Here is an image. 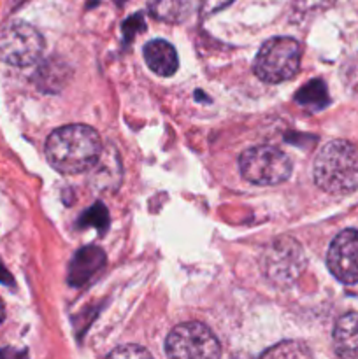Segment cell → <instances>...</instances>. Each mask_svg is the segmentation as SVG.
Returning a JSON list of instances; mask_svg holds the SVG:
<instances>
[{"mask_svg":"<svg viewBox=\"0 0 358 359\" xmlns=\"http://www.w3.org/2000/svg\"><path fill=\"white\" fill-rule=\"evenodd\" d=\"M100 154V135L88 125L60 126L46 140V158L60 174H84L98 163Z\"/></svg>","mask_w":358,"mask_h":359,"instance_id":"1","label":"cell"},{"mask_svg":"<svg viewBox=\"0 0 358 359\" xmlns=\"http://www.w3.org/2000/svg\"><path fill=\"white\" fill-rule=\"evenodd\" d=\"M314 182L330 195L343 196L358 189V147L347 140H332L319 149L312 167Z\"/></svg>","mask_w":358,"mask_h":359,"instance_id":"2","label":"cell"},{"mask_svg":"<svg viewBox=\"0 0 358 359\" xmlns=\"http://www.w3.org/2000/svg\"><path fill=\"white\" fill-rule=\"evenodd\" d=\"M302 48L291 37H272L256 53L253 70L265 83L277 84L291 79L300 70Z\"/></svg>","mask_w":358,"mask_h":359,"instance_id":"3","label":"cell"},{"mask_svg":"<svg viewBox=\"0 0 358 359\" xmlns=\"http://www.w3.org/2000/svg\"><path fill=\"white\" fill-rule=\"evenodd\" d=\"M44 51V39L35 27L11 20L0 27V60L13 67H30Z\"/></svg>","mask_w":358,"mask_h":359,"instance_id":"4","label":"cell"},{"mask_svg":"<svg viewBox=\"0 0 358 359\" xmlns=\"http://www.w3.org/2000/svg\"><path fill=\"white\" fill-rule=\"evenodd\" d=\"M239 168L246 181L256 186H276L291 174V161L286 153L272 146L249 147L239 158Z\"/></svg>","mask_w":358,"mask_h":359,"instance_id":"5","label":"cell"},{"mask_svg":"<svg viewBox=\"0 0 358 359\" xmlns=\"http://www.w3.org/2000/svg\"><path fill=\"white\" fill-rule=\"evenodd\" d=\"M165 353L168 358L211 359L221 356V346L206 325L190 321L175 326L168 333Z\"/></svg>","mask_w":358,"mask_h":359,"instance_id":"6","label":"cell"},{"mask_svg":"<svg viewBox=\"0 0 358 359\" xmlns=\"http://www.w3.org/2000/svg\"><path fill=\"white\" fill-rule=\"evenodd\" d=\"M305 266V256L293 238L281 237L267 245L260 258L263 276L276 286H290L300 277Z\"/></svg>","mask_w":358,"mask_h":359,"instance_id":"7","label":"cell"},{"mask_svg":"<svg viewBox=\"0 0 358 359\" xmlns=\"http://www.w3.org/2000/svg\"><path fill=\"white\" fill-rule=\"evenodd\" d=\"M326 265L339 283H358V230L350 228L333 238L326 255Z\"/></svg>","mask_w":358,"mask_h":359,"instance_id":"8","label":"cell"},{"mask_svg":"<svg viewBox=\"0 0 358 359\" xmlns=\"http://www.w3.org/2000/svg\"><path fill=\"white\" fill-rule=\"evenodd\" d=\"M105 266V252L97 245H86L79 249L69 266V284L74 287L90 283Z\"/></svg>","mask_w":358,"mask_h":359,"instance_id":"9","label":"cell"},{"mask_svg":"<svg viewBox=\"0 0 358 359\" xmlns=\"http://www.w3.org/2000/svg\"><path fill=\"white\" fill-rule=\"evenodd\" d=\"M144 60L146 65L153 70L157 76L171 77L178 72L179 60L174 46L167 41H151L144 46Z\"/></svg>","mask_w":358,"mask_h":359,"instance_id":"10","label":"cell"},{"mask_svg":"<svg viewBox=\"0 0 358 359\" xmlns=\"http://www.w3.org/2000/svg\"><path fill=\"white\" fill-rule=\"evenodd\" d=\"M332 340L337 356L358 359V312H350L337 321Z\"/></svg>","mask_w":358,"mask_h":359,"instance_id":"11","label":"cell"},{"mask_svg":"<svg viewBox=\"0 0 358 359\" xmlns=\"http://www.w3.org/2000/svg\"><path fill=\"white\" fill-rule=\"evenodd\" d=\"M150 11L154 18L168 23L185 20L190 11L188 0H150Z\"/></svg>","mask_w":358,"mask_h":359,"instance_id":"12","label":"cell"},{"mask_svg":"<svg viewBox=\"0 0 358 359\" xmlns=\"http://www.w3.org/2000/svg\"><path fill=\"white\" fill-rule=\"evenodd\" d=\"M297 102H300L304 107L309 109H323L329 104V93L323 81L314 79L304 88H300L297 93Z\"/></svg>","mask_w":358,"mask_h":359,"instance_id":"13","label":"cell"},{"mask_svg":"<svg viewBox=\"0 0 358 359\" xmlns=\"http://www.w3.org/2000/svg\"><path fill=\"white\" fill-rule=\"evenodd\" d=\"M340 77H343V83L347 91L358 97V53H354L344 62L343 69H340Z\"/></svg>","mask_w":358,"mask_h":359,"instance_id":"14","label":"cell"},{"mask_svg":"<svg viewBox=\"0 0 358 359\" xmlns=\"http://www.w3.org/2000/svg\"><path fill=\"white\" fill-rule=\"evenodd\" d=\"M265 358H304L309 356V351L297 342H283L274 346L272 349L262 354Z\"/></svg>","mask_w":358,"mask_h":359,"instance_id":"15","label":"cell"},{"mask_svg":"<svg viewBox=\"0 0 358 359\" xmlns=\"http://www.w3.org/2000/svg\"><path fill=\"white\" fill-rule=\"evenodd\" d=\"M81 223L93 224V226H97L98 230L104 231L105 226H107V210L102 207V203H97V205L91 207V209L84 214L83 219H81Z\"/></svg>","mask_w":358,"mask_h":359,"instance_id":"16","label":"cell"},{"mask_svg":"<svg viewBox=\"0 0 358 359\" xmlns=\"http://www.w3.org/2000/svg\"><path fill=\"white\" fill-rule=\"evenodd\" d=\"M150 356H151L150 351H146L144 347L133 346V344L118 347V349H114L112 353H109V358H150Z\"/></svg>","mask_w":358,"mask_h":359,"instance_id":"17","label":"cell"},{"mask_svg":"<svg viewBox=\"0 0 358 359\" xmlns=\"http://www.w3.org/2000/svg\"><path fill=\"white\" fill-rule=\"evenodd\" d=\"M291 6L304 13H311V11H323L333 4V0H290Z\"/></svg>","mask_w":358,"mask_h":359,"instance_id":"18","label":"cell"},{"mask_svg":"<svg viewBox=\"0 0 358 359\" xmlns=\"http://www.w3.org/2000/svg\"><path fill=\"white\" fill-rule=\"evenodd\" d=\"M232 2L234 0H200V14L204 18L211 16V14H216L227 6H230Z\"/></svg>","mask_w":358,"mask_h":359,"instance_id":"19","label":"cell"},{"mask_svg":"<svg viewBox=\"0 0 358 359\" xmlns=\"http://www.w3.org/2000/svg\"><path fill=\"white\" fill-rule=\"evenodd\" d=\"M0 284H6V286H14V280L11 277V273L7 272L6 266L0 263Z\"/></svg>","mask_w":358,"mask_h":359,"instance_id":"20","label":"cell"},{"mask_svg":"<svg viewBox=\"0 0 358 359\" xmlns=\"http://www.w3.org/2000/svg\"><path fill=\"white\" fill-rule=\"evenodd\" d=\"M4 319H6V307H4V302L0 298V325L4 323Z\"/></svg>","mask_w":358,"mask_h":359,"instance_id":"21","label":"cell"},{"mask_svg":"<svg viewBox=\"0 0 358 359\" xmlns=\"http://www.w3.org/2000/svg\"><path fill=\"white\" fill-rule=\"evenodd\" d=\"M118 2H121V0H118Z\"/></svg>","mask_w":358,"mask_h":359,"instance_id":"22","label":"cell"}]
</instances>
